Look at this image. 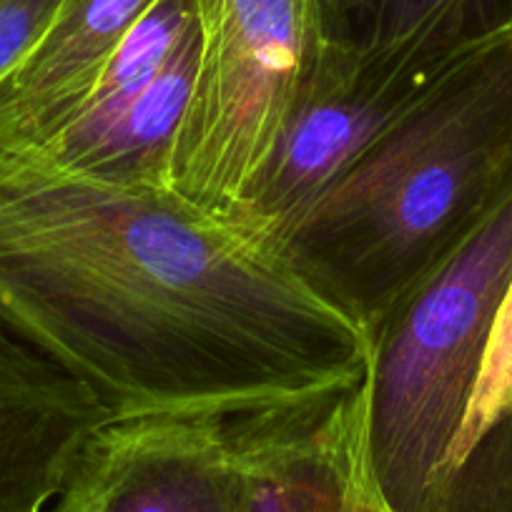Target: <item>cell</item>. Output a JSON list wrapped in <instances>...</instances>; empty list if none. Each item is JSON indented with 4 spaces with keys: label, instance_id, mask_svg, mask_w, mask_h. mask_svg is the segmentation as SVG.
I'll return each instance as SVG.
<instances>
[{
    "label": "cell",
    "instance_id": "6da1fadb",
    "mask_svg": "<svg viewBox=\"0 0 512 512\" xmlns=\"http://www.w3.org/2000/svg\"><path fill=\"white\" fill-rule=\"evenodd\" d=\"M0 322L113 417L239 412L364 377L369 337L224 214L0 156Z\"/></svg>",
    "mask_w": 512,
    "mask_h": 512
},
{
    "label": "cell",
    "instance_id": "7a4b0ae2",
    "mask_svg": "<svg viewBox=\"0 0 512 512\" xmlns=\"http://www.w3.org/2000/svg\"><path fill=\"white\" fill-rule=\"evenodd\" d=\"M512 186V28L470 48L277 244L372 337Z\"/></svg>",
    "mask_w": 512,
    "mask_h": 512
},
{
    "label": "cell",
    "instance_id": "3957f363",
    "mask_svg": "<svg viewBox=\"0 0 512 512\" xmlns=\"http://www.w3.org/2000/svg\"><path fill=\"white\" fill-rule=\"evenodd\" d=\"M512 277V186L369 337L367 485L390 512H435Z\"/></svg>",
    "mask_w": 512,
    "mask_h": 512
},
{
    "label": "cell",
    "instance_id": "277c9868",
    "mask_svg": "<svg viewBox=\"0 0 512 512\" xmlns=\"http://www.w3.org/2000/svg\"><path fill=\"white\" fill-rule=\"evenodd\" d=\"M201 48L171 191L229 214L337 41L327 0H199Z\"/></svg>",
    "mask_w": 512,
    "mask_h": 512
},
{
    "label": "cell",
    "instance_id": "5b68a950",
    "mask_svg": "<svg viewBox=\"0 0 512 512\" xmlns=\"http://www.w3.org/2000/svg\"><path fill=\"white\" fill-rule=\"evenodd\" d=\"M460 56L367 53L332 41L226 219L277 249L304 211Z\"/></svg>",
    "mask_w": 512,
    "mask_h": 512
},
{
    "label": "cell",
    "instance_id": "8992f818",
    "mask_svg": "<svg viewBox=\"0 0 512 512\" xmlns=\"http://www.w3.org/2000/svg\"><path fill=\"white\" fill-rule=\"evenodd\" d=\"M236 512H354L367 462V374L224 417Z\"/></svg>",
    "mask_w": 512,
    "mask_h": 512
},
{
    "label": "cell",
    "instance_id": "52a82bcc",
    "mask_svg": "<svg viewBox=\"0 0 512 512\" xmlns=\"http://www.w3.org/2000/svg\"><path fill=\"white\" fill-rule=\"evenodd\" d=\"M226 415L111 417L78 450L53 512H236Z\"/></svg>",
    "mask_w": 512,
    "mask_h": 512
},
{
    "label": "cell",
    "instance_id": "ba28073f",
    "mask_svg": "<svg viewBox=\"0 0 512 512\" xmlns=\"http://www.w3.org/2000/svg\"><path fill=\"white\" fill-rule=\"evenodd\" d=\"M108 407L0 322V512H43Z\"/></svg>",
    "mask_w": 512,
    "mask_h": 512
},
{
    "label": "cell",
    "instance_id": "9c48e42d",
    "mask_svg": "<svg viewBox=\"0 0 512 512\" xmlns=\"http://www.w3.org/2000/svg\"><path fill=\"white\" fill-rule=\"evenodd\" d=\"M156 0H63L36 48L0 81V156L41 149L83 108L118 43Z\"/></svg>",
    "mask_w": 512,
    "mask_h": 512
},
{
    "label": "cell",
    "instance_id": "30bf717a",
    "mask_svg": "<svg viewBox=\"0 0 512 512\" xmlns=\"http://www.w3.org/2000/svg\"><path fill=\"white\" fill-rule=\"evenodd\" d=\"M199 48L201 23L196 21L164 71L111 121L81 134H61L21 156H36L108 184L171 191V159L189 106Z\"/></svg>",
    "mask_w": 512,
    "mask_h": 512
},
{
    "label": "cell",
    "instance_id": "8fae6325",
    "mask_svg": "<svg viewBox=\"0 0 512 512\" xmlns=\"http://www.w3.org/2000/svg\"><path fill=\"white\" fill-rule=\"evenodd\" d=\"M337 41L367 53L457 56L512 28V0H327Z\"/></svg>",
    "mask_w": 512,
    "mask_h": 512
},
{
    "label": "cell",
    "instance_id": "7c38bea8",
    "mask_svg": "<svg viewBox=\"0 0 512 512\" xmlns=\"http://www.w3.org/2000/svg\"><path fill=\"white\" fill-rule=\"evenodd\" d=\"M512 415V277L505 289L500 309H497L495 327H492L490 344H487L485 362H482L480 377H477L475 392H472L470 407H467L465 422H462L457 440L452 445L450 460H447L445 480H442L440 497H437L435 512L440 510L442 497L450 487L452 477L457 475L470 452L480 445L482 437Z\"/></svg>",
    "mask_w": 512,
    "mask_h": 512
},
{
    "label": "cell",
    "instance_id": "4fadbf2b",
    "mask_svg": "<svg viewBox=\"0 0 512 512\" xmlns=\"http://www.w3.org/2000/svg\"><path fill=\"white\" fill-rule=\"evenodd\" d=\"M63 0H0V81L41 43Z\"/></svg>",
    "mask_w": 512,
    "mask_h": 512
},
{
    "label": "cell",
    "instance_id": "5bb4252c",
    "mask_svg": "<svg viewBox=\"0 0 512 512\" xmlns=\"http://www.w3.org/2000/svg\"><path fill=\"white\" fill-rule=\"evenodd\" d=\"M354 512H390L382 502L377 500V495L372 492V487L367 485V462H364V475H362V485H359V495H357V510Z\"/></svg>",
    "mask_w": 512,
    "mask_h": 512
}]
</instances>
